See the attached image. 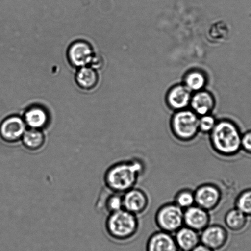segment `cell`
<instances>
[{
  "instance_id": "obj_1",
  "label": "cell",
  "mask_w": 251,
  "mask_h": 251,
  "mask_svg": "<svg viewBox=\"0 0 251 251\" xmlns=\"http://www.w3.org/2000/svg\"><path fill=\"white\" fill-rule=\"evenodd\" d=\"M145 170V163L138 158L114 163L104 173V186L111 191L123 194L136 186Z\"/></svg>"
},
{
  "instance_id": "obj_2",
  "label": "cell",
  "mask_w": 251,
  "mask_h": 251,
  "mask_svg": "<svg viewBox=\"0 0 251 251\" xmlns=\"http://www.w3.org/2000/svg\"><path fill=\"white\" fill-rule=\"evenodd\" d=\"M240 128L228 119L218 121L215 127L209 134V140L213 150L223 157H234L241 150Z\"/></svg>"
},
{
  "instance_id": "obj_3",
  "label": "cell",
  "mask_w": 251,
  "mask_h": 251,
  "mask_svg": "<svg viewBox=\"0 0 251 251\" xmlns=\"http://www.w3.org/2000/svg\"><path fill=\"white\" fill-rule=\"evenodd\" d=\"M139 228L138 216L126 209L109 214L105 222V230L114 240L126 241L132 238Z\"/></svg>"
},
{
  "instance_id": "obj_4",
  "label": "cell",
  "mask_w": 251,
  "mask_h": 251,
  "mask_svg": "<svg viewBox=\"0 0 251 251\" xmlns=\"http://www.w3.org/2000/svg\"><path fill=\"white\" fill-rule=\"evenodd\" d=\"M199 116L191 109L177 111L170 121L172 135L177 141L189 143L198 136Z\"/></svg>"
},
{
  "instance_id": "obj_5",
  "label": "cell",
  "mask_w": 251,
  "mask_h": 251,
  "mask_svg": "<svg viewBox=\"0 0 251 251\" xmlns=\"http://www.w3.org/2000/svg\"><path fill=\"white\" fill-rule=\"evenodd\" d=\"M155 223L160 230L175 233L184 226V210L174 202L163 204L156 211Z\"/></svg>"
},
{
  "instance_id": "obj_6",
  "label": "cell",
  "mask_w": 251,
  "mask_h": 251,
  "mask_svg": "<svg viewBox=\"0 0 251 251\" xmlns=\"http://www.w3.org/2000/svg\"><path fill=\"white\" fill-rule=\"evenodd\" d=\"M27 129L23 117L13 115L7 117L0 123V140L8 145L21 143Z\"/></svg>"
},
{
  "instance_id": "obj_7",
  "label": "cell",
  "mask_w": 251,
  "mask_h": 251,
  "mask_svg": "<svg viewBox=\"0 0 251 251\" xmlns=\"http://www.w3.org/2000/svg\"><path fill=\"white\" fill-rule=\"evenodd\" d=\"M194 195L196 205L209 212L218 208L223 199L221 189L212 183H204L197 187Z\"/></svg>"
},
{
  "instance_id": "obj_8",
  "label": "cell",
  "mask_w": 251,
  "mask_h": 251,
  "mask_svg": "<svg viewBox=\"0 0 251 251\" xmlns=\"http://www.w3.org/2000/svg\"><path fill=\"white\" fill-rule=\"evenodd\" d=\"M123 208L136 216L147 210L150 199L143 190L133 187L123 194Z\"/></svg>"
},
{
  "instance_id": "obj_9",
  "label": "cell",
  "mask_w": 251,
  "mask_h": 251,
  "mask_svg": "<svg viewBox=\"0 0 251 251\" xmlns=\"http://www.w3.org/2000/svg\"><path fill=\"white\" fill-rule=\"evenodd\" d=\"M201 242L212 250L223 248L227 242L228 231L219 224H209L200 233Z\"/></svg>"
},
{
  "instance_id": "obj_10",
  "label": "cell",
  "mask_w": 251,
  "mask_h": 251,
  "mask_svg": "<svg viewBox=\"0 0 251 251\" xmlns=\"http://www.w3.org/2000/svg\"><path fill=\"white\" fill-rule=\"evenodd\" d=\"M68 58L75 67L89 66L94 56L92 46L84 41H77L70 45L68 50Z\"/></svg>"
},
{
  "instance_id": "obj_11",
  "label": "cell",
  "mask_w": 251,
  "mask_h": 251,
  "mask_svg": "<svg viewBox=\"0 0 251 251\" xmlns=\"http://www.w3.org/2000/svg\"><path fill=\"white\" fill-rule=\"evenodd\" d=\"M209 212L195 205L184 210V226L201 233L210 224Z\"/></svg>"
},
{
  "instance_id": "obj_12",
  "label": "cell",
  "mask_w": 251,
  "mask_h": 251,
  "mask_svg": "<svg viewBox=\"0 0 251 251\" xmlns=\"http://www.w3.org/2000/svg\"><path fill=\"white\" fill-rule=\"evenodd\" d=\"M28 128L45 130L50 126V116L47 109L34 105L26 109L23 117Z\"/></svg>"
},
{
  "instance_id": "obj_13",
  "label": "cell",
  "mask_w": 251,
  "mask_h": 251,
  "mask_svg": "<svg viewBox=\"0 0 251 251\" xmlns=\"http://www.w3.org/2000/svg\"><path fill=\"white\" fill-rule=\"evenodd\" d=\"M146 251H178V247L172 233L159 230L149 238Z\"/></svg>"
},
{
  "instance_id": "obj_14",
  "label": "cell",
  "mask_w": 251,
  "mask_h": 251,
  "mask_svg": "<svg viewBox=\"0 0 251 251\" xmlns=\"http://www.w3.org/2000/svg\"><path fill=\"white\" fill-rule=\"evenodd\" d=\"M99 211L108 214L113 213L123 209V194L116 193L107 189L102 190L97 201Z\"/></svg>"
},
{
  "instance_id": "obj_15",
  "label": "cell",
  "mask_w": 251,
  "mask_h": 251,
  "mask_svg": "<svg viewBox=\"0 0 251 251\" xmlns=\"http://www.w3.org/2000/svg\"><path fill=\"white\" fill-rule=\"evenodd\" d=\"M48 143V136L45 130L26 129L21 141L25 150L31 153L41 152Z\"/></svg>"
},
{
  "instance_id": "obj_16",
  "label": "cell",
  "mask_w": 251,
  "mask_h": 251,
  "mask_svg": "<svg viewBox=\"0 0 251 251\" xmlns=\"http://www.w3.org/2000/svg\"><path fill=\"white\" fill-rule=\"evenodd\" d=\"M192 96V92L184 84L176 85L167 94V103L175 111L182 110L189 105Z\"/></svg>"
},
{
  "instance_id": "obj_17",
  "label": "cell",
  "mask_w": 251,
  "mask_h": 251,
  "mask_svg": "<svg viewBox=\"0 0 251 251\" xmlns=\"http://www.w3.org/2000/svg\"><path fill=\"white\" fill-rule=\"evenodd\" d=\"M190 105L191 110L200 117L211 114L215 105V101L210 92L201 90L192 95Z\"/></svg>"
},
{
  "instance_id": "obj_18",
  "label": "cell",
  "mask_w": 251,
  "mask_h": 251,
  "mask_svg": "<svg viewBox=\"0 0 251 251\" xmlns=\"http://www.w3.org/2000/svg\"><path fill=\"white\" fill-rule=\"evenodd\" d=\"M174 237L177 247L183 251H191L201 243L200 233L186 226L180 228Z\"/></svg>"
},
{
  "instance_id": "obj_19",
  "label": "cell",
  "mask_w": 251,
  "mask_h": 251,
  "mask_svg": "<svg viewBox=\"0 0 251 251\" xmlns=\"http://www.w3.org/2000/svg\"><path fill=\"white\" fill-rule=\"evenodd\" d=\"M75 81L80 88L85 90L94 89L98 84V73L91 66L79 68L75 75Z\"/></svg>"
},
{
  "instance_id": "obj_20",
  "label": "cell",
  "mask_w": 251,
  "mask_h": 251,
  "mask_svg": "<svg viewBox=\"0 0 251 251\" xmlns=\"http://www.w3.org/2000/svg\"><path fill=\"white\" fill-rule=\"evenodd\" d=\"M248 223V216L238 209H229L224 216L226 227L233 231H240L245 228Z\"/></svg>"
},
{
  "instance_id": "obj_21",
  "label": "cell",
  "mask_w": 251,
  "mask_h": 251,
  "mask_svg": "<svg viewBox=\"0 0 251 251\" xmlns=\"http://www.w3.org/2000/svg\"><path fill=\"white\" fill-rule=\"evenodd\" d=\"M206 84V75L201 71L191 70L185 76L184 85L192 92L201 91Z\"/></svg>"
},
{
  "instance_id": "obj_22",
  "label": "cell",
  "mask_w": 251,
  "mask_h": 251,
  "mask_svg": "<svg viewBox=\"0 0 251 251\" xmlns=\"http://www.w3.org/2000/svg\"><path fill=\"white\" fill-rule=\"evenodd\" d=\"M174 202L183 210L195 205L194 191L187 188L180 190L175 195Z\"/></svg>"
},
{
  "instance_id": "obj_23",
  "label": "cell",
  "mask_w": 251,
  "mask_h": 251,
  "mask_svg": "<svg viewBox=\"0 0 251 251\" xmlns=\"http://www.w3.org/2000/svg\"><path fill=\"white\" fill-rule=\"evenodd\" d=\"M235 207L248 217H251V188L241 191L235 201Z\"/></svg>"
},
{
  "instance_id": "obj_24",
  "label": "cell",
  "mask_w": 251,
  "mask_h": 251,
  "mask_svg": "<svg viewBox=\"0 0 251 251\" xmlns=\"http://www.w3.org/2000/svg\"><path fill=\"white\" fill-rule=\"evenodd\" d=\"M218 121L211 114H206L199 117V132L209 135L215 127Z\"/></svg>"
},
{
  "instance_id": "obj_25",
  "label": "cell",
  "mask_w": 251,
  "mask_h": 251,
  "mask_svg": "<svg viewBox=\"0 0 251 251\" xmlns=\"http://www.w3.org/2000/svg\"><path fill=\"white\" fill-rule=\"evenodd\" d=\"M241 150L251 155V130L242 134L241 137Z\"/></svg>"
},
{
  "instance_id": "obj_26",
  "label": "cell",
  "mask_w": 251,
  "mask_h": 251,
  "mask_svg": "<svg viewBox=\"0 0 251 251\" xmlns=\"http://www.w3.org/2000/svg\"><path fill=\"white\" fill-rule=\"evenodd\" d=\"M102 65L103 64H102L101 58H100L99 56H96L94 55L91 63H90L91 67L94 68V69L97 70L98 69V68H100Z\"/></svg>"
},
{
  "instance_id": "obj_27",
  "label": "cell",
  "mask_w": 251,
  "mask_h": 251,
  "mask_svg": "<svg viewBox=\"0 0 251 251\" xmlns=\"http://www.w3.org/2000/svg\"><path fill=\"white\" fill-rule=\"evenodd\" d=\"M191 251H213L211 249L207 247L203 244L200 243L196 248H194Z\"/></svg>"
},
{
  "instance_id": "obj_28",
  "label": "cell",
  "mask_w": 251,
  "mask_h": 251,
  "mask_svg": "<svg viewBox=\"0 0 251 251\" xmlns=\"http://www.w3.org/2000/svg\"><path fill=\"white\" fill-rule=\"evenodd\" d=\"M181 251H186L181 250Z\"/></svg>"
}]
</instances>
